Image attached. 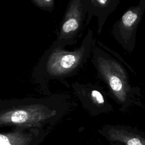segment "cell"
Returning a JSON list of instances; mask_svg holds the SVG:
<instances>
[{
	"instance_id": "obj_3",
	"label": "cell",
	"mask_w": 145,
	"mask_h": 145,
	"mask_svg": "<svg viewBox=\"0 0 145 145\" xmlns=\"http://www.w3.org/2000/svg\"><path fill=\"white\" fill-rule=\"evenodd\" d=\"M96 40L92 30L88 29L78 48L66 50L58 45L49 62L51 75L64 80L77 75L91 57Z\"/></svg>"
},
{
	"instance_id": "obj_6",
	"label": "cell",
	"mask_w": 145,
	"mask_h": 145,
	"mask_svg": "<svg viewBox=\"0 0 145 145\" xmlns=\"http://www.w3.org/2000/svg\"><path fill=\"white\" fill-rule=\"evenodd\" d=\"M71 87L82 106L91 116L106 114L113 110V106L101 86L94 83L75 82L71 84Z\"/></svg>"
},
{
	"instance_id": "obj_2",
	"label": "cell",
	"mask_w": 145,
	"mask_h": 145,
	"mask_svg": "<svg viewBox=\"0 0 145 145\" xmlns=\"http://www.w3.org/2000/svg\"><path fill=\"white\" fill-rule=\"evenodd\" d=\"M91 62L96 76L107 87L110 96L125 112L130 107H142L140 89L133 86L124 64L109 52L94 44L91 54Z\"/></svg>"
},
{
	"instance_id": "obj_11",
	"label": "cell",
	"mask_w": 145,
	"mask_h": 145,
	"mask_svg": "<svg viewBox=\"0 0 145 145\" xmlns=\"http://www.w3.org/2000/svg\"><path fill=\"white\" fill-rule=\"evenodd\" d=\"M1 100H0V101H1Z\"/></svg>"
},
{
	"instance_id": "obj_1",
	"label": "cell",
	"mask_w": 145,
	"mask_h": 145,
	"mask_svg": "<svg viewBox=\"0 0 145 145\" xmlns=\"http://www.w3.org/2000/svg\"><path fill=\"white\" fill-rule=\"evenodd\" d=\"M67 95L0 101V128H53L70 107Z\"/></svg>"
},
{
	"instance_id": "obj_8",
	"label": "cell",
	"mask_w": 145,
	"mask_h": 145,
	"mask_svg": "<svg viewBox=\"0 0 145 145\" xmlns=\"http://www.w3.org/2000/svg\"><path fill=\"white\" fill-rule=\"evenodd\" d=\"M98 133L113 145H145V135L126 125L106 124Z\"/></svg>"
},
{
	"instance_id": "obj_7",
	"label": "cell",
	"mask_w": 145,
	"mask_h": 145,
	"mask_svg": "<svg viewBox=\"0 0 145 145\" xmlns=\"http://www.w3.org/2000/svg\"><path fill=\"white\" fill-rule=\"evenodd\" d=\"M53 128H0V145H39Z\"/></svg>"
},
{
	"instance_id": "obj_5",
	"label": "cell",
	"mask_w": 145,
	"mask_h": 145,
	"mask_svg": "<svg viewBox=\"0 0 145 145\" xmlns=\"http://www.w3.org/2000/svg\"><path fill=\"white\" fill-rule=\"evenodd\" d=\"M145 12V0H139L137 6L128 8L112 28L115 40L128 53L133 52L139 25Z\"/></svg>"
},
{
	"instance_id": "obj_4",
	"label": "cell",
	"mask_w": 145,
	"mask_h": 145,
	"mask_svg": "<svg viewBox=\"0 0 145 145\" xmlns=\"http://www.w3.org/2000/svg\"><path fill=\"white\" fill-rule=\"evenodd\" d=\"M88 0H70L61 24L58 45H75L86 25Z\"/></svg>"
},
{
	"instance_id": "obj_10",
	"label": "cell",
	"mask_w": 145,
	"mask_h": 145,
	"mask_svg": "<svg viewBox=\"0 0 145 145\" xmlns=\"http://www.w3.org/2000/svg\"><path fill=\"white\" fill-rule=\"evenodd\" d=\"M45 2L48 3H51L52 2V0H44Z\"/></svg>"
},
{
	"instance_id": "obj_9",
	"label": "cell",
	"mask_w": 145,
	"mask_h": 145,
	"mask_svg": "<svg viewBox=\"0 0 145 145\" xmlns=\"http://www.w3.org/2000/svg\"><path fill=\"white\" fill-rule=\"evenodd\" d=\"M120 0H88L87 26L94 16L97 20V33L100 35L109 15L116 9Z\"/></svg>"
}]
</instances>
